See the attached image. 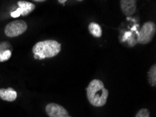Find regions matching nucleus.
<instances>
[{"mask_svg": "<svg viewBox=\"0 0 156 117\" xmlns=\"http://www.w3.org/2000/svg\"><path fill=\"white\" fill-rule=\"evenodd\" d=\"M86 91L87 100L94 107H102L107 102L108 90L100 79L91 81L86 88Z\"/></svg>", "mask_w": 156, "mask_h": 117, "instance_id": "nucleus-1", "label": "nucleus"}, {"mask_svg": "<svg viewBox=\"0 0 156 117\" xmlns=\"http://www.w3.org/2000/svg\"><path fill=\"white\" fill-rule=\"evenodd\" d=\"M61 51V44L55 40H45L37 43L32 48L35 59L43 60L56 56Z\"/></svg>", "mask_w": 156, "mask_h": 117, "instance_id": "nucleus-2", "label": "nucleus"}, {"mask_svg": "<svg viewBox=\"0 0 156 117\" xmlns=\"http://www.w3.org/2000/svg\"><path fill=\"white\" fill-rule=\"evenodd\" d=\"M156 32V25L152 21H148L141 27L137 37V42L147 44L152 41Z\"/></svg>", "mask_w": 156, "mask_h": 117, "instance_id": "nucleus-3", "label": "nucleus"}, {"mask_svg": "<svg viewBox=\"0 0 156 117\" xmlns=\"http://www.w3.org/2000/svg\"><path fill=\"white\" fill-rule=\"evenodd\" d=\"M27 30V24L23 20H13L7 24L4 33L9 37H16L23 35Z\"/></svg>", "mask_w": 156, "mask_h": 117, "instance_id": "nucleus-4", "label": "nucleus"}, {"mask_svg": "<svg viewBox=\"0 0 156 117\" xmlns=\"http://www.w3.org/2000/svg\"><path fill=\"white\" fill-rule=\"evenodd\" d=\"M18 6L19 8L16 11L11 12V16L13 18H18L19 16H26L35 9V5L32 2L26 1H18Z\"/></svg>", "mask_w": 156, "mask_h": 117, "instance_id": "nucleus-5", "label": "nucleus"}, {"mask_svg": "<svg viewBox=\"0 0 156 117\" xmlns=\"http://www.w3.org/2000/svg\"><path fill=\"white\" fill-rule=\"evenodd\" d=\"M46 112L49 117H69V116L65 107L53 102L47 104Z\"/></svg>", "mask_w": 156, "mask_h": 117, "instance_id": "nucleus-6", "label": "nucleus"}, {"mask_svg": "<svg viewBox=\"0 0 156 117\" xmlns=\"http://www.w3.org/2000/svg\"><path fill=\"white\" fill-rule=\"evenodd\" d=\"M120 8L124 15L132 16L136 10V1L135 0H120Z\"/></svg>", "mask_w": 156, "mask_h": 117, "instance_id": "nucleus-7", "label": "nucleus"}, {"mask_svg": "<svg viewBox=\"0 0 156 117\" xmlns=\"http://www.w3.org/2000/svg\"><path fill=\"white\" fill-rule=\"evenodd\" d=\"M17 92L12 88H0V98L5 101L13 102L17 98Z\"/></svg>", "mask_w": 156, "mask_h": 117, "instance_id": "nucleus-8", "label": "nucleus"}, {"mask_svg": "<svg viewBox=\"0 0 156 117\" xmlns=\"http://www.w3.org/2000/svg\"><path fill=\"white\" fill-rule=\"evenodd\" d=\"M89 32L94 37H101L102 35V30L99 24L92 22L88 25Z\"/></svg>", "mask_w": 156, "mask_h": 117, "instance_id": "nucleus-9", "label": "nucleus"}, {"mask_svg": "<svg viewBox=\"0 0 156 117\" xmlns=\"http://www.w3.org/2000/svg\"><path fill=\"white\" fill-rule=\"evenodd\" d=\"M148 83L151 86H156V65L153 64L151 67L149 71L148 72Z\"/></svg>", "mask_w": 156, "mask_h": 117, "instance_id": "nucleus-10", "label": "nucleus"}, {"mask_svg": "<svg viewBox=\"0 0 156 117\" xmlns=\"http://www.w3.org/2000/svg\"><path fill=\"white\" fill-rule=\"evenodd\" d=\"M11 56V51L10 50H4L0 52V62H4L9 60Z\"/></svg>", "mask_w": 156, "mask_h": 117, "instance_id": "nucleus-11", "label": "nucleus"}, {"mask_svg": "<svg viewBox=\"0 0 156 117\" xmlns=\"http://www.w3.org/2000/svg\"><path fill=\"white\" fill-rule=\"evenodd\" d=\"M135 117H150V112L146 108L141 109L136 114Z\"/></svg>", "mask_w": 156, "mask_h": 117, "instance_id": "nucleus-12", "label": "nucleus"}, {"mask_svg": "<svg viewBox=\"0 0 156 117\" xmlns=\"http://www.w3.org/2000/svg\"><path fill=\"white\" fill-rule=\"evenodd\" d=\"M67 2V0H64V1H61V0H58V2L60 4H62V3H65V2Z\"/></svg>", "mask_w": 156, "mask_h": 117, "instance_id": "nucleus-13", "label": "nucleus"}, {"mask_svg": "<svg viewBox=\"0 0 156 117\" xmlns=\"http://www.w3.org/2000/svg\"><path fill=\"white\" fill-rule=\"evenodd\" d=\"M34 2H44V0H35Z\"/></svg>", "mask_w": 156, "mask_h": 117, "instance_id": "nucleus-14", "label": "nucleus"}, {"mask_svg": "<svg viewBox=\"0 0 156 117\" xmlns=\"http://www.w3.org/2000/svg\"><path fill=\"white\" fill-rule=\"evenodd\" d=\"M69 117H72V116H69Z\"/></svg>", "mask_w": 156, "mask_h": 117, "instance_id": "nucleus-15", "label": "nucleus"}]
</instances>
